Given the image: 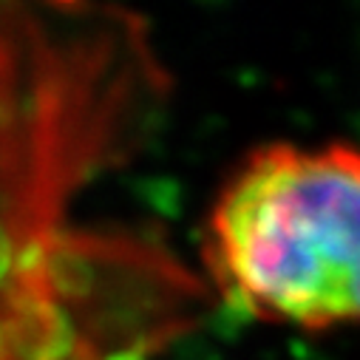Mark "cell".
<instances>
[{
  "mask_svg": "<svg viewBox=\"0 0 360 360\" xmlns=\"http://www.w3.org/2000/svg\"><path fill=\"white\" fill-rule=\"evenodd\" d=\"M165 88L125 12L0 6V360H134L182 318L173 264L71 227Z\"/></svg>",
  "mask_w": 360,
  "mask_h": 360,
  "instance_id": "6da1fadb",
  "label": "cell"
},
{
  "mask_svg": "<svg viewBox=\"0 0 360 360\" xmlns=\"http://www.w3.org/2000/svg\"><path fill=\"white\" fill-rule=\"evenodd\" d=\"M205 264L247 318L360 326V148L269 142L247 153L213 202Z\"/></svg>",
  "mask_w": 360,
  "mask_h": 360,
  "instance_id": "7a4b0ae2",
  "label": "cell"
}]
</instances>
